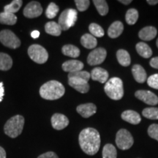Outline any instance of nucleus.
<instances>
[{
    "mask_svg": "<svg viewBox=\"0 0 158 158\" xmlns=\"http://www.w3.org/2000/svg\"><path fill=\"white\" fill-rule=\"evenodd\" d=\"M126 22L129 25H133L137 22L138 19V12L136 9L131 8L127 11L125 15Z\"/></svg>",
    "mask_w": 158,
    "mask_h": 158,
    "instance_id": "30",
    "label": "nucleus"
},
{
    "mask_svg": "<svg viewBox=\"0 0 158 158\" xmlns=\"http://www.w3.org/2000/svg\"><path fill=\"white\" fill-rule=\"evenodd\" d=\"M0 42L7 48L15 49L21 45V40L13 31L5 29L0 31Z\"/></svg>",
    "mask_w": 158,
    "mask_h": 158,
    "instance_id": "8",
    "label": "nucleus"
},
{
    "mask_svg": "<svg viewBox=\"0 0 158 158\" xmlns=\"http://www.w3.org/2000/svg\"><path fill=\"white\" fill-rule=\"evenodd\" d=\"M68 84L76 91L82 94L87 93L89 90V85L88 82L83 79L78 78H68Z\"/></svg>",
    "mask_w": 158,
    "mask_h": 158,
    "instance_id": "12",
    "label": "nucleus"
},
{
    "mask_svg": "<svg viewBox=\"0 0 158 158\" xmlns=\"http://www.w3.org/2000/svg\"><path fill=\"white\" fill-rule=\"evenodd\" d=\"M116 143L118 149L127 150L132 147L134 140L131 133L125 129L119 130L116 133Z\"/></svg>",
    "mask_w": 158,
    "mask_h": 158,
    "instance_id": "7",
    "label": "nucleus"
},
{
    "mask_svg": "<svg viewBox=\"0 0 158 158\" xmlns=\"http://www.w3.org/2000/svg\"><path fill=\"white\" fill-rule=\"evenodd\" d=\"M91 78L93 81H99L101 84H105L107 81L108 79V71L102 68H95L91 72Z\"/></svg>",
    "mask_w": 158,
    "mask_h": 158,
    "instance_id": "15",
    "label": "nucleus"
},
{
    "mask_svg": "<svg viewBox=\"0 0 158 158\" xmlns=\"http://www.w3.org/2000/svg\"><path fill=\"white\" fill-rule=\"evenodd\" d=\"M59 10V7L54 2H51L45 11V15L49 19H52L56 16Z\"/></svg>",
    "mask_w": 158,
    "mask_h": 158,
    "instance_id": "34",
    "label": "nucleus"
},
{
    "mask_svg": "<svg viewBox=\"0 0 158 158\" xmlns=\"http://www.w3.org/2000/svg\"><path fill=\"white\" fill-rule=\"evenodd\" d=\"M45 30L48 35L53 36H59L62 33V29L59 27V23L54 21H49L45 26Z\"/></svg>",
    "mask_w": 158,
    "mask_h": 158,
    "instance_id": "24",
    "label": "nucleus"
},
{
    "mask_svg": "<svg viewBox=\"0 0 158 158\" xmlns=\"http://www.w3.org/2000/svg\"><path fill=\"white\" fill-rule=\"evenodd\" d=\"M17 22V17L13 13L4 11L0 13V23L6 25H14Z\"/></svg>",
    "mask_w": 158,
    "mask_h": 158,
    "instance_id": "26",
    "label": "nucleus"
},
{
    "mask_svg": "<svg viewBox=\"0 0 158 158\" xmlns=\"http://www.w3.org/2000/svg\"><path fill=\"white\" fill-rule=\"evenodd\" d=\"M24 125V118L21 115H16L7 120L4 127L5 133L12 138H17L22 133Z\"/></svg>",
    "mask_w": 158,
    "mask_h": 158,
    "instance_id": "4",
    "label": "nucleus"
},
{
    "mask_svg": "<svg viewBox=\"0 0 158 158\" xmlns=\"http://www.w3.org/2000/svg\"><path fill=\"white\" fill-rule=\"evenodd\" d=\"M118 2L122 3L123 5H129V4L132 2V0H118Z\"/></svg>",
    "mask_w": 158,
    "mask_h": 158,
    "instance_id": "45",
    "label": "nucleus"
},
{
    "mask_svg": "<svg viewBox=\"0 0 158 158\" xmlns=\"http://www.w3.org/2000/svg\"><path fill=\"white\" fill-rule=\"evenodd\" d=\"M104 90L108 98L112 100H121L124 95L123 82L119 78L114 77L106 83Z\"/></svg>",
    "mask_w": 158,
    "mask_h": 158,
    "instance_id": "3",
    "label": "nucleus"
},
{
    "mask_svg": "<svg viewBox=\"0 0 158 158\" xmlns=\"http://www.w3.org/2000/svg\"><path fill=\"white\" fill-rule=\"evenodd\" d=\"M132 73L135 78V80L138 83L142 84L147 81V75L143 68L140 64L133 65L132 68Z\"/></svg>",
    "mask_w": 158,
    "mask_h": 158,
    "instance_id": "18",
    "label": "nucleus"
},
{
    "mask_svg": "<svg viewBox=\"0 0 158 158\" xmlns=\"http://www.w3.org/2000/svg\"><path fill=\"white\" fill-rule=\"evenodd\" d=\"M62 54L65 56H70L72 58H77L80 55V50L78 47L73 45H65L62 47Z\"/></svg>",
    "mask_w": 158,
    "mask_h": 158,
    "instance_id": "27",
    "label": "nucleus"
},
{
    "mask_svg": "<svg viewBox=\"0 0 158 158\" xmlns=\"http://www.w3.org/2000/svg\"><path fill=\"white\" fill-rule=\"evenodd\" d=\"M150 65L154 68L158 69V56L154 57V58L151 59V61H150Z\"/></svg>",
    "mask_w": 158,
    "mask_h": 158,
    "instance_id": "40",
    "label": "nucleus"
},
{
    "mask_svg": "<svg viewBox=\"0 0 158 158\" xmlns=\"http://www.w3.org/2000/svg\"><path fill=\"white\" fill-rule=\"evenodd\" d=\"M84 64L78 60H69L62 64V70L70 73L81 71L84 68Z\"/></svg>",
    "mask_w": 158,
    "mask_h": 158,
    "instance_id": "16",
    "label": "nucleus"
},
{
    "mask_svg": "<svg viewBox=\"0 0 158 158\" xmlns=\"http://www.w3.org/2000/svg\"><path fill=\"white\" fill-rule=\"evenodd\" d=\"M43 8L38 2H31L25 7L23 10V15L25 17L29 19H34L39 17L42 14Z\"/></svg>",
    "mask_w": 158,
    "mask_h": 158,
    "instance_id": "11",
    "label": "nucleus"
},
{
    "mask_svg": "<svg viewBox=\"0 0 158 158\" xmlns=\"http://www.w3.org/2000/svg\"><path fill=\"white\" fill-rule=\"evenodd\" d=\"M147 84L150 87L158 89V74L149 76L147 79Z\"/></svg>",
    "mask_w": 158,
    "mask_h": 158,
    "instance_id": "38",
    "label": "nucleus"
},
{
    "mask_svg": "<svg viewBox=\"0 0 158 158\" xmlns=\"http://www.w3.org/2000/svg\"><path fill=\"white\" fill-rule=\"evenodd\" d=\"M89 29L91 35H93L94 37H101L105 34L103 29L100 25L97 24L95 23H91L89 27Z\"/></svg>",
    "mask_w": 158,
    "mask_h": 158,
    "instance_id": "32",
    "label": "nucleus"
},
{
    "mask_svg": "<svg viewBox=\"0 0 158 158\" xmlns=\"http://www.w3.org/2000/svg\"><path fill=\"white\" fill-rule=\"evenodd\" d=\"M117 152L116 147L110 143L106 144L102 149V158H116Z\"/></svg>",
    "mask_w": 158,
    "mask_h": 158,
    "instance_id": "28",
    "label": "nucleus"
},
{
    "mask_svg": "<svg viewBox=\"0 0 158 158\" xmlns=\"http://www.w3.org/2000/svg\"><path fill=\"white\" fill-rule=\"evenodd\" d=\"M4 95H5V88H4L3 83L0 81V102L2 101Z\"/></svg>",
    "mask_w": 158,
    "mask_h": 158,
    "instance_id": "41",
    "label": "nucleus"
},
{
    "mask_svg": "<svg viewBox=\"0 0 158 158\" xmlns=\"http://www.w3.org/2000/svg\"><path fill=\"white\" fill-rule=\"evenodd\" d=\"M157 48H158V39L157 40Z\"/></svg>",
    "mask_w": 158,
    "mask_h": 158,
    "instance_id": "46",
    "label": "nucleus"
},
{
    "mask_svg": "<svg viewBox=\"0 0 158 158\" xmlns=\"http://www.w3.org/2000/svg\"><path fill=\"white\" fill-rule=\"evenodd\" d=\"M75 3H76L77 9L81 12L86 10L90 5V2L89 0H76Z\"/></svg>",
    "mask_w": 158,
    "mask_h": 158,
    "instance_id": "36",
    "label": "nucleus"
},
{
    "mask_svg": "<svg viewBox=\"0 0 158 158\" xmlns=\"http://www.w3.org/2000/svg\"><path fill=\"white\" fill-rule=\"evenodd\" d=\"M22 4L23 2L21 0H14L9 5H5V7H4V10H5V12H7V13L15 14L21 8Z\"/></svg>",
    "mask_w": 158,
    "mask_h": 158,
    "instance_id": "29",
    "label": "nucleus"
},
{
    "mask_svg": "<svg viewBox=\"0 0 158 158\" xmlns=\"http://www.w3.org/2000/svg\"><path fill=\"white\" fill-rule=\"evenodd\" d=\"M77 13L75 9H67L61 13L59 18V25L62 30L66 31L73 27L77 21Z\"/></svg>",
    "mask_w": 158,
    "mask_h": 158,
    "instance_id": "5",
    "label": "nucleus"
},
{
    "mask_svg": "<svg viewBox=\"0 0 158 158\" xmlns=\"http://www.w3.org/2000/svg\"><path fill=\"white\" fill-rule=\"evenodd\" d=\"M144 117L149 119H158V108H147L142 111Z\"/></svg>",
    "mask_w": 158,
    "mask_h": 158,
    "instance_id": "33",
    "label": "nucleus"
},
{
    "mask_svg": "<svg viewBox=\"0 0 158 158\" xmlns=\"http://www.w3.org/2000/svg\"><path fill=\"white\" fill-rule=\"evenodd\" d=\"M122 118L132 124H138L141 121L140 114L132 110H127L122 114Z\"/></svg>",
    "mask_w": 158,
    "mask_h": 158,
    "instance_id": "17",
    "label": "nucleus"
},
{
    "mask_svg": "<svg viewBox=\"0 0 158 158\" xmlns=\"http://www.w3.org/2000/svg\"><path fill=\"white\" fill-rule=\"evenodd\" d=\"M116 58L118 63L123 67H128L131 62V59L129 53L127 51L120 49L116 53Z\"/></svg>",
    "mask_w": 158,
    "mask_h": 158,
    "instance_id": "23",
    "label": "nucleus"
},
{
    "mask_svg": "<svg viewBox=\"0 0 158 158\" xmlns=\"http://www.w3.org/2000/svg\"><path fill=\"white\" fill-rule=\"evenodd\" d=\"M78 141L80 147L88 155H94L100 147V135L94 128H85L79 134Z\"/></svg>",
    "mask_w": 158,
    "mask_h": 158,
    "instance_id": "1",
    "label": "nucleus"
},
{
    "mask_svg": "<svg viewBox=\"0 0 158 158\" xmlns=\"http://www.w3.org/2000/svg\"><path fill=\"white\" fill-rule=\"evenodd\" d=\"M157 29L154 27H146L138 33V36L143 40L149 41L153 40L157 35Z\"/></svg>",
    "mask_w": 158,
    "mask_h": 158,
    "instance_id": "20",
    "label": "nucleus"
},
{
    "mask_svg": "<svg viewBox=\"0 0 158 158\" xmlns=\"http://www.w3.org/2000/svg\"><path fill=\"white\" fill-rule=\"evenodd\" d=\"M0 158H6V152L2 147H0Z\"/></svg>",
    "mask_w": 158,
    "mask_h": 158,
    "instance_id": "42",
    "label": "nucleus"
},
{
    "mask_svg": "<svg viewBox=\"0 0 158 158\" xmlns=\"http://www.w3.org/2000/svg\"><path fill=\"white\" fill-rule=\"evenodd\" d=\"M135 96L138 100L149 106H156L158 104V97L151 91L138 90L135 93Z\"/></svg>",
    "mask_w": 158,
    "mask_h": 158,
    "instance_id": "10",
    "label": "nucleus"
},
{
    "mask_svg": "<svg viewBox=\"0 0 158 158\" xmlns=\"http://www.w3.org/2000/svg\"><path fill=\"white\" fill-rule=\"evenodd\" d=\"M135 48L138 54L141 56L143 57V58L148 59L149 57H151L152 55V50L151 48H150L147 43L143 42L138 43L136 45Z\"/></svg>",
    "mask_w": 158,
    "mask_h": 158,
    "instance_id": "22",
    "label": "nucleus"
},
{
    "mask_svg": "<svg viewBox=\"0 0 158 158\" xmlns=\"http://www.w3.org/2000/svg\"><path fill=\"white\" fill-rule=\"evenodd\" d=\"M147 2L150 5H155L158 4V0H147Z\"/></svg>",
    "mask_w": 158,
    "mask_h": 158,
    "instance_id": "44",
    "label": "nucleus"
},
{
    "mask_svg": "<svg viewBox=\"0 0 158 158\" xmlns=\"http://www.w3.org/2000/svg\"><path fill=\"white\" fill-rule=\"evenodd\" d=\"M13 66V59L8 54L0 52V70H8Z\"/></svg>",
    "mask_w": 158,
    "mask_h": 158,
    "instance_id": "25",
    "label": "nucleus"
},
{
    "mask_svg": "<svg viewBox=\"0 0 158 158\" xmlns=\"http://www.w3.org/2000/svg\"><path fill=\"white\" fill-rule=\"evenodd\" d=\"M93 3L95 6L96 9L98 10L100 15H107L108 13V5L106 1L104 0H94Z\"/></svg>",
    "mask_w": 158,
    "mask_h": 158,
    "instance_id": "31",
    "label": "nucleus"
},
{
    "mask_svg": "<svg viewBox=\"0 0 158 158\" xmlns=\"http://www.w3.org/2000/svg\"><path fill=\"white\" fill-rule=\"evenodd\" d=\"M81 78L83 79V80H85L86 81H89L91 78V75L89 73H88L87 71H78V72H75V73H69L68 74V78Z\"/></svg>",
    "mask_w": 158,
    "mask_h": 158,
    "instance_id": "35",
    "label": "nucleus"
},
{
    "mask_svg": "<svg viewBox=\"0 0 158 158\" xmlns=\"http://www.w3.org/2000/svg\"><path fill=\"white\" fill-rule=\"evenodd\" d=\"M37 158H59V157L54 152H48L38 156Z\"/></svg>",
    "mask_w": 158,
    "mask_h": 158,
    "instance_id": "39",
    "label": "nucleus"
},
{
    "mask_svg": "<svg viewBox=\"0 0 158 158\" xmlns=\"http://www.w3.org/2000/svg\"><path fill=\"white\" fill-rule=\"evenodd\" d=\"M31 37H32V38L36 39V38H37V37H39L40 32L37 30L36 31H33L31 33Z\"/></svg>",
    "mask_w": 158,
    "mask_h": 158,
    "instance_id": "43",
    "label": "nucleus"
},
{
    "mask_svg": "<svg viewBox=\"0 0 158 158\" xmlns=\"http://www.w3.org/2000/svg\"><path fill=\"white\" fill-rule=\"evenodd\" d=\"M51 124L55 130H61L68 127L69 119L64 114H55L51 117Z\"/></svg>",
    "mask_w": 158,
    "mask_h": 158,
    "instance_id": "13",
    "label": "nucleus"
},
{
    "mask_svg": "<svg viewBox=\"0 0 158 158\" xmlns=\"http://www.w3.org/2000/svg\"><path fill=\"white\" fill-rule=\"evenodd\" d=\"M28 54L31 60L37 64H44L48 59V54L45 48L37 44L31 45L29 46Z\"/></svg>",
    "mask_w": 158,
    "mask_h": 158,
    "instance_id": "6",
    "label": "nucleus"
},
{
    "mask_svg": "<svg viewBox=\"0 0 158 158\" xmlns=\"http://www.w3.org/2000/svg\"><path fill=\"white\" fill-rule=\"evenodd\" d=\"M65 89L59 81H49L40 89V94L47 100H55L61 98L64 94Z\"/></svg>",
    "mask_w": 158,
    "mask_h": 158,
    "instance_id": "2",
    "label": "nucleus"
},
{
    "mask_svg": "<svg viewBox=\"0 0 158 158\" xmlns=\"http://www.w3.org/2000/svg\"><path fill=\"white\" fill-rule=\"evenodd\" d=\"M107 56L106 50L103 48H98L91 51L87 57V62L91 66L102 64Z\"/></svg>",
    "mask_w": 158,
    "mask_h": 158,
    "instance_id": "9",
    "label": "nucleus"
},
{
    "mask_svg": "<svg viewBox=\"0 0 158 158\" xmlns=\"http://www.w3.org/2000/svg\"><path fill=\"white\" fill-rule=\"evenodd\" d=\"M148 134L152 138L158 141V124H151L148 128Z\"/></svg>",
    "mask_w": 158,
    "mask_h": 158,
    "instance_id": "37",
    "label": "nucleus"
},
{
    "mask_svg": "<svg viewBox=\"0 0 158 158\" xmlns=\"http://www.w3.org/2000/svg\"><path fill=\"white\" fill-rule=\"evenodd\" d=\"M81 43L84 48L93 49L98 45L97 39L91 34H84L81 38Z\"/></svg>",
    "mask_w": 158,
    "mask_h": 158,
    "instance_id": "21",
    "label": "nucleus"
},
{
    "mask_svg": "<svg viewBox=\"0 0 158 158\" xmlns=\"http://www.w3.org/2000/svg\"><path fill=\"white\" fill-rule=\"evenodd\" d=\"M124 30V25L121 21H116L110 26L108 30V35L110 38H117L122 35Z\"/></svg>",
    "mask_w": 158,
    "mask_h": 158,
    "instance_id": "19",
    "label": "nucleus"
},
{
    "mask_svg": "<svg viewBox=\"0 0 158 158\" xmlns=\"http://www.w3.org/2000/svg\"><path fill=\"white\" fill-rule=\"evenodd\" d=\"M77 112L84 118H89L97 112V107L93 103L81 104L76 108Z\"/></svg>",
    "mask_w": 158,
    "mask_h": 158,
    "instance_id": "14",
    "label": "nucleus"
}]
</instances>
